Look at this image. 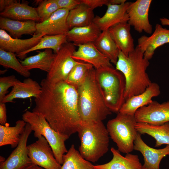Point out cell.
<instances>
[{"mask_svg":"<svg viewBox=\"0 0 169 169\" xmlns=\"http://www.w3.org/2000/svg\"><path fill=\"white\" fill-rule=\"evenodd\" d=\"M41 91L35 98L32 111L44 116L51 127L69 137L77 132L82 121L78 108L77 89L65 81L55 84L41 81Z\"/></svg>","mask_w":169,"mask_h":169,"instance_id":"6da1fadb","label":"cell"},{"mask_svg":"<svg viewBox=\"0 0 169 169\" xmlns=\"http://www.w3.org/2000/svg\"><path fill=\"white\" fill-rule=\"evenodd\" d=\"M149 64V60L144 58V52L137 45L128 56L120 50L115 68L125 79V101L144 92L152 83L146 72Z\"/></svg>","mask_w":169,"mask_h":169,"instance_id":"7a4b0ae2","label":"cell"},{"mask_svg":"<svg viewBox=\"0 0 169 169\" xmlns=\"http://www.w3.org/2000/svg\"><path fill=\"white\" fill-rule=\"evenodd\" d=\"M94 67L90 69L84 82L77 88L79 113L82 122L102 121L111 114L98 87Z\"/></svg>","mask_w":169,"mask_h":169,"instance_id":"3957f363","label":"cell"},{"mask_svg":"<svg viewBox=\"0 0 169 169\" xmlns=\"http://www.w3.org/2000/svg\"><path fill=\"white\" fill-rule=\"evenodd\" d=\"M79 151L86 160L95 163L108 151L109 134L102 121H82L77 132Z\"/></svg>","mask_w":169,"mask_h":169,"instance_id":"277c9868","label":"cell"},{"mask_svg":"<svg viewBox=\"0 0 169 169\" xmlns=\"http://www.w3.org/2000/svg\"><path fill=\"white\" fill-rule=\"evenodd\" d=\"M95 75L106 105L111 112L118 113L125 101L124 75L113 65L95 69Z\"/></svg>","mask_w":169,"mask_h":169,"instance_id":"5b68a950","label":"cell"},{"mask_svg":"<svg viewBox=\"0 0 169 169\" xmlns=\"http://www.w3.org/2000/svg\"><path fill=\"white\" fill-rule=\"evenodd\" d=\"M22 120L29 124L35 138L43 136L50 146L55 158L61 165L63 163V156L68 152L65 142L69 137L53 129L44 115L36 112L26 111L22 115Z\"/></svg>","mask_w":169,"mask_h":169,"instance_id":"8992f818","label":"cell"},{"mask_svg":"<svg viewBox=\"0 0 169 169\" xmlns=\"http://www.w3.org/2000/svg\"><path fill=\"white\" fill-rule=\"evenodd\" d=\"M136 122L134 115L119 112L115 118L108 122L106 128L109 135L120 152L127 154L134 150L138 133L135 128Z\"/></svg>","mask_w":169,"mask_h":169,"instance_id":"52a82bcc","label":"cell"},{"mask_svg":"<svg viewBox=\"0 0 169 169\" xmlns=\"http://www.w3.org/2000/svg\"><path fill=\"white\" fill-rule=\"evenodd\" d=\"M75 46L72 43L68 42L62 46L57 53L54 54V61L46 78L49 83L55 84L65 81L73 67L81 62L74 60L72 57L76 50Z\"/></svg>","mask_w":169,"mask_h":169,"instance_id":"ba28073f","label":"cell"},{"mask_svg":"<svg viewBox=\"0 0 169 169\" xmlns=\"http://www.w3.org/2000/svg\"><path fill=\"white\" fill-rule=\"evenodd\" d=\"M27 146L28 156L33 164L45 169H60L61 166L55 157L46 139L41 136Z\"/></svg>","mask_w":169,"mask_h":169,"instance_id":"9c48e42d","label":"cell"},{"mask_svg":"<svg viewBox=\"0 0 169 169\" xmlns=\"http://www.w3.org/2000/svg\"><path fill=\"white\" fill-rule=\"evenodd\" d=\"M32 131L30 125L26 123L18 146L6 160L0 161V169H24L33 164L28 156L27 146Z\"/></svg>","mask_w":169,"mask_h":169,"instance_id":"30bf717a","label":"cell"},{"mask_svg":"<svg viewBox=\"0 0 169 169\" xmlns=\"http://www.w3.org/2000/svg\"><path fill=\"white\" fill-rule=\"evenodd\" d=\"M151 0H137L130 2L127 9L129 17L128 23L139 33L143 31L150 34L152 26L148 18V13Z\"/></svg>","mask_w":169,"mask_h":169,"instance_id":"8fae6325","label":"cell"},{"mask_svg":"<svg viewBox=\"0 0 169 169\" xmlns=\"http://www.w3.org/2000/svg\"><path fill=\"white\" fill-rule=\"evenodd\" d=\"M137 122L154 125L169 122V101L160 103L156 101L139 109L134 115Z\"/></svg>","mask_w":169,"mask_h":169,"instance_id":"7c38bea8","label":"cell"},{"mask_svg":"<svg viewBox=\"0 0 169 169\" xmlns=\"http://www.w3.org/2000/svg\"><path fill=\"white\" fill-rule=\"evenodd\" d=\"M69 12L66 9H59L47 20L36 23L35 34L41 33L48 35L65 34L70 30L67 22Z\"/></svg>","mask_w":169,"mask_h":169,"instance_id":"4fadbf2b","label":"cell"},{"mask_svg":"<svg viewBox=\"0 0 169 169\" xmlns=\"http://www.w3.org/2000/svg\"><path fill=\"white\" fill-rule=\"evenodd\" d=\"M141 135L138 132L134 142V150L140 151L143 157L144 163L141 169H159L162 158L169 155V145L161 149L152 148L144 141Z\"/></svg>","mask_w":169,"mask_h":169,"instance_id":"5bb4252c","label":"cell"},{"mask_svg":"<svg viewBox=\"0 0 169 169\" xmlns=\"http://www.w3.org/2000/svg\"><path fill=\"white\" fill-rule=\"evenodd\" d=\"M168 43L169 29L157 24L151 35L149 37L143 35L138 39L137 46L144 52V58L149 60L152 58L157 48Z\"/></svg>","mask_w":169,"mask_h":169,"instance_id":"9a60e30c","label":"cell"},{"mask_svg":"<svg viewBox=\"0 0 169 169\" xmlns=\"http://www.w3.org/2000/svg\"><path fill=\"white\" fill-rule=\"evenodd\" d=\"M45 35L35 34L32 37L20 39L12 37L6 32L0 29V49L16 55L26 51L37 45Z\"/></svg>","mask_w":169,"mask_h":169,"instance_id":"2e32d148","label":"cell"},{"mask_svg":"<svg viewBox=\"0 0 169 169\" xmlns=\"http://www.w3.org/2000/svg\"><path fill=\"white\" fill-rule=\"evenodd\" d=\"M130 2H126L120 5L108 4L104 15L102 17L95 16L93 22L103 31L118 23L128 22L129 17L127 9Z\"/></svg>","mask_w":169,"mask_h":169,"instance_id":"e0dca14e","label":"cell"},{"mask_svg":"<svg viewBox=\"0 0 169 169\" xmlns=\"http://www.w3.org/2000/svg\"><path fill=\"white\" fill-rule=\"evenodd\" d=\"M77 46L78 48L74 52L72 56L74 60L90 64L95 69L112 65L108 58L98 50L94 43Z\"/></svg>","mask_w":169,"mask_h":169,"instance_id":"ac0fdd59","label":"cell"},{"mask_svg":"<svg viewBox=\"0 0 169 169\" xmlns=\"http://www.w3.org/2000/svg\"><path fill=\"white\" fill-rule=\"evenodd\" d=\"M160 93L159 85L156 83L152 82L144 92L126 100L119 112L134 115L139 109L151 103L152 98L159 96Z\"/></svg>","mask_w":169,"mask_h":169,"instance_id":"d6986e66","label":"cell"},{"mask_svg":"<svg viewBox=\"0 0 169 169\" xmlns=\"http://www.w3.org/2000/svg\"><path fill=\"white\" fill-rule=\"evenodd\" d=\"M40 84L32 79L28 78L23 81L18 79L12 90L0 102H13L15 99H25L31 97H37L40 94Z\"/></svg>","mask_w":169,"mask_h":169,"instance_id":"ffe728a7","label":"cell"},{"mask_svg":"<svg viewBox=\"0 0 169 169\" xmlns=\"http://www.w3.org/2000/svg\"><path fill=\"white\" fill-rule=\"evenodd\" d=\"M131 26L127 22H124L117 24L108 29L118 49L126 56L135 48L131 33Z\"/></svg>","mask_w":169,"mask_h":169,"instance_id":"44dd1931","label":"cell"},{"mask_svg":"<svg viewBox=\"0 0 169 169\" xmlns=\"http://www.w3.org/2000/svg\"><path fill=\"white\" fill-rule=\"evenodd\" d=\"M110 151L112 159L105 164L94 165L95 169H141L142 165L137 155L129 153L124 156L114 147L111 148Z\"/></svg>","mask_w":169,"mask_h":169,"instance_id":"7402d4cb","label":"cell"},{"mask_svg":"<svg viewBox=\"0 0 169 169\" xmlns=\"http://www.w3.org/2000/svg\"><path fill=\"white\" fill-rule=\"evenodd\" d=\"M102 31L93 22L85 26L74 27L65 34L68 42L75 46L94 43Z\"/></svg>","mask_w":169,"mask_h":169,"instance_id":"603a6c76","label":"cell"},{"mask_svg":"<svg viewBox=\"0 0 169 169\" xmlns=\"http://www.w3.org/2000/svg\"><path fill=\"white\" fill-rule=\"evenodd\" d=\"M0 15L1 17L14 20L40 22L36 8L26 3H18L17 1L0 12Z\"/></svg>","mask_w":169,"mask_h":169,"instance_id":"cb8c5ba5","label":"cell"},{"mask_svg":"<svg viewBox=\"0 0 169 169\" xmlns=\"http://www.w3.org/2000/svg\"><path fill=\"white\" fill-rule=\"evenodd\" d=\"M135 128L140 134H147L156 140L155 147L164 144L169 145V122L154 125L147 123L137 122Z\"/></svg>","mask_w":169,"mask_h":169,"instance_id":"d4e9b609","label":"cell"},{"mask_svg":"<svg viewBox=\"0 0 169 169\" xmlns=\"http://www.w3.org/2000/svg\"><path fill=\"white\" fill-rule=\"evenodd\" d=\"M36 24L33 20L20 21L0 17L1 29L8 31L14 38H18L23 34L35 33Z\"/></svg>","mask_w":169,"mask_h":169,"instance_id":"484cf974","label":"cell"},{"mask_svg":"<svg viewBox=\"0 0 169 169\" xmlns=\"http://www.w3.org/2000/svg\"><path fill=\"white\" fill-rule=\"evenodd\" d=\"M54 56L52 49H47L44 51L38 52L35 55L26 58L20 62L23 66L28 71L36 68L48 73L51 68Z\"/></svg>","mask_w":169,"mask_h":169,"instance_id":"4316f807","label":"cell"},{"mask_svg":"<svg viewBox=\"0 0 169 169\" xmlns=\"http://www.w3.org/2000/svg\"><path fill=\"white\" fill-rule=\"evenodd\" d=\"M93 10L81 3L69 12L67 22L70 29L87 26L93 22L95 17Z\"/></svg>","mask_w":169,"mask_h":169,"instance_id":"83f0119b","label":"cell"},{"mask_svg":"<svg viewBox=\"0 0 169 169\" xmlns=\"http://www.w3.org/2000/svg\"><path fill=\"white\" fill-rule=\"evenodd\" d=\"M26 123L18 120L14 126L10 127L7 124L0 125V146L10 145L12 148L16 147L25 129Z\"/></svg>","mask_w":169,"mask_h":169,"instance_id":"f1b7e54d","label":"cell"},{"mask_svg":"<svg viewBox=\"0 0 169 169\" xmlns=\"http://www.w3.org/2000/svg\"><path fill=\"white\" fill-rule=\"evenodd\" d=\"M94 44L100 52L108 58L111 63L116 65L120 50L108 29L102 31Z\"/></svg>","mask_w":169,"mask_h":169,"instance_id":"f546056e","label":"cell"},{"mask_svg":"<svg viewBox=\"0 0 169 169\" xmlns=\"http://www.w3.org/2000/svg\"><path fill=\"white\" fill-rule=\"evenodd\" d=\"M66 34H59L53 35H45L35 46L28 50L16 55L21 59H25L27 54L35 50L50 49L53 50L54 54L57 53L62 46L67 42Z\"/></svg>","mask_w":169,"mask_h":169,"instance_id":"4dcf8cb0","label":"cell"},{"mask_svg":"<svg viewBox=\"0 0 169 169\" xmlns=\"http://www.w3.org/2000/svg\"><path fill=\"white\" fill-rule=\"evenodd\" d=\"M60 169H95L94 165L84 159L72 144L64 155L63 163Z\"/></svg>","mask_w":169,"mask_h":169,"instance_id":"1f68e13d","label":"cell"},{"mask_svg":"<svg viewBox=\"0 0 169 169\" xmlns=\"http://www.w3.org/2000/svg\"><path fill=\"white\" fill-rule=\"evenodd\" d=\"M16 56L14 53L0 49V65L6 68L12 69L25 77H29L31 75L30 73L23 66Z\"/></svg>","mask_w":169,"mask_h":169,"instance_id":"d6a6232c","label":"cell"},{"mask_svg":"<svg viewBox=\"0 0 169 169\" xmlns=\"http://www.w3.org/2000/svg\"><path fill=\"white\" fill-rule=\"evenodd\" d=\"M93 67L90 64L81 62L72 69L65 82L77 89L84 82L88 71Z\"/></svg>","mask_w":169,"mask_h":169,"instance_id":"836d02e7","label":"cell"},{"mask_svg":"<svg viewBox=\"0 0 169 169\" xmlns=\"http://www.w3.org/2000/svg\"><path fill=\"white\" fill-rule=\"evenodd\" d=\"M36 9L41 22L48 19L59 8L56 0H45L42 1Z\"/></svg>","mask_w":169,"mask_h":169,"instance_id":"e575fe53","label":"cell"},{"mask_svg":"<svg viewBox=\"0 0 169 169\" xmlns=\"http://www.w3.org/2000/svg\"><path fill=\"white\" fill-rule=\"evenodd\" d=\"M18 80L14 75L0 78V102L7 95L9 88L13 87Z\"/></svg>","mask_w":169,"mask_h":169,"instance_id":"d590c367","label":"cell"},{"mask_svg":"<svg viewBox=\"0 0 169 169\" xmlns=\"http://www.w3.org/2000/svg\"><path fill=\"white\" fill-rule=\"evenodd\" d=\"M59 9L70 11L81 4L80 0H56Z\"/></svg>","mask_w":169,"mask_h":169,"instance_id":"8d00e7d4","label":"cell"},{"mask_svg":"<svg viewBox=\"0 0 169 169\" xmlns=\"http://www.w3.org/2000/svg\"><path fill=\"white\" fill-rule=\"evenodd\" d=\"M81 3L84 4L92 9L102 6H107L109 4V0H80Z\"/></svg>","mask_w":169,"mask_h":169,"instance_id":"74e56055","label":"cell"},{"mask_svg":"<svg viewBox=\"0 0 169 169\" xmlns=\"http://www.w3.org/2000/svg\"><path fill=\"white\" fill-rule=\"evenodd\" d=\"M0 123L2 125L7 124L6 105L2 102H0Z\"/></svg>","mask_w":169,"mask_h":169,"instance_id":"f35d334b","label":"cell"},{"mask_svg":"<svg viewBox=\"0 0 169 169\" xmlns=\"http://www.w3.org/2000/svg\"><path fill=\"white\" fill-rule=\"evenodd\" d=\"M14 0H0V11L2 12L6 7L15 2Z\"/></svg>","mask_w":169,"mask_h":169,"instance_id":"ab89813d","label":"cell"},{"mask_svg":"<svg viewBox=\"0 0 169 169\" xmlns=\"http://www.w3.org/2000/svg\"><path fill=\"white\" fill-rule=\"evenodd\" d=\"M126 2V0H109V4L120 5Z\"/></svg>","mask_w":169,"mask_h":169,"instance_id":"60d3db41","label":"cell"},{"mask_svg":"<svg viewBox=\"0 0 169 169\" xmlns=\"http://www.w3.org/2000/svg\"><path fill=\"white\" fill-rule=\"evenodd\" d=\"M160 20L163 25H168L169 26V19L165 18H160Z\"/></svg>","mask_w":169,"mask_h":169,"instance_id":"b9f144b4","label":"cell"},{"mask_svg":"<svg viewBox=\"0 0 169 169\" xmlns=\"http://www.w3.org/2000/svg\"><path fill=\"white\" fill-rule=\"evenodd\" d=\"M24 169H45L38 166L32 164Z\"/></svg>","mask_w":169,"mask_h":169,"instance_id":"7bdbcfd3","label":"cell"},{"mask_svg":"<svg viewBox=\"0 0 169 169\" xmlns=\"http://www.w3.org/2000/svg\"><path fill=\"white\" fill-rule=\"evenodd\" d=\"M7 70L5 69L4 70H0V74H3L6 72Z\"/></svg>","mask_w":169,"mask_h":169,"instance_id":"ee69618b","label":"cell"}]
</instances>
